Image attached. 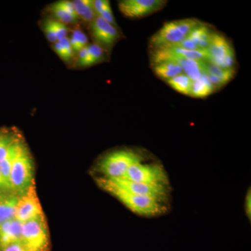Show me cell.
I'll return each mask as SVG.
<instances>
[{
    "label": "cell",
    "instance_id": "obj_1",
    "mask_svg": "<svg viewBox=\"0 0 251 251\" xmlns=\"http://www.w3.org/2000/svg\"><path fill=\"white\" fill-rule=\"evenodd\" d=\"M97 183L100 188L115 196L130 210L138 215L158 216L166 210L163 200L126 192L114 186L105 177L97 179Z\"/></svg>",
    "mask_w": 251,
    "mask_h": 251
},
{
    "label": "cell",
    "instance_id": "obj_2",
    "mask_svg": "<svg viewBox=\"0 0 251 251\" xmlns=\"http://www.w3.org/2000/svg\"><path fill=\"white\" fill-rule=\"evenodd\" d=\"M201 24L196 19L177 20L166 23L151 38L150 46L152 49H158L177 45Z\"/></svg>",
    "mask_w": 251,
    "mask_h": 251
},
{
    "label": "cell",
    "instance_id": "obj_3",
    "mask_svg": "<svg viewBox=\"0 0 251 251\" xmlns=\"http://www.w3.org/2000/svg\"><path fill=\"white\" fill-rule=\"evenodd\" d=\"M34 179V164L27 148L22 145L10 173L11 190L20 196L25 193Z\"/></svg>",
    "mask_w": 251,
    "mask_h": 251
},
{
    "label": "cell",
    "instance_id": "obj_4",
    "mask_svg": "<svg viewBox=\"0 0 251 251\" xmlns=\"http://www.w3.org/2000/svg\"><path fill=\"white\" fill-rule=\"evenodd\" d=\"M141 161L142 157L138 153L130 150H120L104 157L99 167L105 178L122 179L132 165Z\"/></svg>",
    "mask_w": 251,
    "mask_h": 251
},
{
    "label": "cell",
    "instance_id": "obj_5",
    "mask_svg": "<svg viewBox=\"0 0 251 251\" xmlns=\"http://www.w3.org/2000/svg\"><path fill=\"white\" fill-rule=\"evenodd\" d=\"M21 244L29 251H47L49 234L44 216L23 223Z\"/></svg>",
    "mask_w": 251,
    "mask_h": 251
},
{
    "label": "cell",
    "instance_id": "obj_6",
    "mask_svg": "<svg viewBox=\"0 0 251 251\" xmlns=\"http://www.w3.org/2000/svg\"><path fill=\"white\" fill-rule=\"evenodd\" d=\"M206 62L224 69H234L235 55L234 50L226 37L212 33L207 50Z\"/></svg>",
    "mask_w": 251,
    "mask_h": 251
},
{
    "label": "cell",
    "instance_id": "obj_7",
    "mask_svg": "<svg viewBox=\"0 0 251 251\" xmlns=\"http://www.w3.org/2000/svg\"><path fill=\"white\" fill-rule=\"evenodd\" d=\"M124 179L149 184H168V176L164 169L156 165H148L137 162L130 167Z\"/></svg>",
    "mask_w": 251,
    "mask_h": 251
},
{
    "label": "cell",
    "instance_id": "obj_8",
    "mask_svg": "<svg viewBox=\"0 0 251 251\" xmlns=\"http://www.w3.org/2000/svg\"><path fill=\"white\" fill-rule=\"evenodd\" d=\"M41 216H44V214L36 194L34 181L25 193L19 197L15 219L21 223H25Z\"/></svg>",
    "mask_w": 251,
    "mask_h": 251
},
{
    "label": "cell",
    "instance_id": "obj_9",
    "mask_svg": "<svg viewBox=\"0 0 251 251\" xmlns=\"http://www.w3.org/2000/svg\"><path fill=\"white\" fill-rule=\"evenodd\" d=\"M111 184L126 192L140 196H150L164 201L166 198L168 190L165 185L149 184L145 183L135 182L124 179H108Z\"/></svg>",
    "mask_w": 251,
    "mask_h": 251
},
{
    "label": "cell",
    "instance_id": "obj_10",
    "mask_svg": "<svg viewBox=\"0 0 251 251\" xmlns=\"http://www.w3.org/2000/svg\"><path fill=\"white\" fill-rule=\"evenodd\" d=\"M166 3L162 0H124L119 2V8L126 17L140 18L156 12Z\"/></svg>",
    "mask_w": 251,
    "mask_h": 251
},
{
    "label": "cell",
    "instance_id": "obj_11",
    "mask_svg": "<svg viewBox=\"0 0 251 251\" xmlns=\"http://www.w3.org/2000/svg\"><path fill=\"white\" fill-rule=\"evenodd\" d=\"M91 33L97 44L103 49L112 48L120 39L117 27L99 16L91 23Z\"/></svg>",
    "mask_w": 251,
    "mask_h": 251
},
{
    "label": "cell",
    "instance_id": "obj_12",
    "mask_svg": "<svg viewBox=\"0 0 251 251\" xmlns=\"http://www.w3.org/2000/svg\"><path fill=\"white\" fill-rule=\"evenodd\" d=\"M151 60L152 64L164 61L176 63L182 68L184 74L192 81L197 80L202 74H205L206 61L204 60H193L173 56H159L153 54H151Z\"/></svg>",
    "mask_w": 251,
    "mask_h": 251
},
{
    "label": "cell",
    "instance_id": "obj_13",
    "mask_svg": "<svg viewBox=\"0 0 251 251\" xmlns=\"http://www.w3.org/2000/svg\"><path fill=\"white\" fill-rule=\"evenodd\" d=\"M23 223L16 219L0 225V248L14 243H21Z\"/></svg>",
    "mask_w": 251,
    "mask_h": 251
},
{
    "label": "cell",
    "instance_id": "obj_14",
    "mask_svg": "<svg viewBox=\"0 0 251 251\" xmlns=\"http://www.w3.org/2000/svg\"><path fill=\"white\" fill-rule=\"evenodd\" d=\"M153 71L157 76L165 81H168L184 73L181 66L169 61L153 64Z\"/></svg>",
    "mask_w": 251,
    "mask_h": 251
},
{
    "label": "cell",
    "instance_id": "obj_15",
    "mask_svg": "<svg viewBox=\"0 0 251 251\" xmlns=\"http://www.w3.org/2000/svg\"><path fill=\"white\" fill-rule=\"evenodd\" d=\"M212 33L209 27L201 24L190 34L187 39L192 41L197 50H206L209 47Z\"/></svg>",
    "mask_w": 251,
    "mask_h": 251
},
{
    "label": "cell",
    "instance_id": "obj_16",
    "mask_svg": "<svg viewBox=\"0 0 251 251\" xmlns=\"http://www.w3.org/2000/svg\"><path fill=\"white\" fill-rule=\"evenodd\" d=\"M23 143L18 140H15L14 143L10 147L9 151L6 153V156L4 159L0 162V168H1V173L5 180L6 185L9 190H11L10 186V173H11V167L16 156H17L20 149L22 146Z\"/></svg>",
    "mask_w": 251,
    "mask_h": 251
},
{
    "label": "cell",
    "instance_id": "obj_17",
    "mask_svg": "<svg viewBox=\"0 0 251 251\" xmlns=\"http://www.w3.org/2000/svg\"><path fill=\"white\" fill-rule=\"evenodd\" d=\"M215 90V87L211 84L205 73L197 80L193 81L190 96L195 98H204Z\"/></svg>",
    "mask_w": 251,
    "mask_h": 251
},
{
    "label": "cell",
    "instance_id": "obj_18",
    "mask_svg": "<svg viewBox=\"0 0 251 251\" xmlns=\"http://www.w3.org/2000/svg\"><path fill=\"white\" fill-rule=\"evenodd\" d=\"M19 197L16 195L5 196L0 202V225L15 219Z\"/></svg>",
    "mask_w": 251,
    "mask_h": 251
},
{
    "label": "cell",
    "instance_id": "obj_19",
    "mask_svg": "<svg viewBox=\"0 0 251 251\" xmlns=\"http://www.w3.org/2000/svg\"><path fill=\"white\" fill-rule=\"evenodd\" d=\"M75 7L77 17L84 22L92 23L97 17L93 8V4L91 0H75L72 1Z\"/></svg>",
    "mask_w": 251,
    "mask_h": 251
},
{
    "label": "cell",
    "instance_id": "obj_20",
    "mask_svg": "<svg viewBox=\"0 0 251 251\" xmlns=\"http://www.w3.org/2000/svg\"><path fill=\"white\" fill-rule=\"evenodd\" d=\"M166 82L172 88L174 89L179 93L190 95L193 81L184 73L170 79Z\"/></svg>",
    "mask_w": 251,
    "mask_h": 251
},
{
    "label": "cell",
    "instance_id": "obj_21",
    "mask_svg": "<svg viewBox=\"0 0 251 251\" xmlns=\"http://www.w3.org/2000/svg\"><path fill=\"white\" fill-rule=\"evenodd\" d=\"M105 49L97 44L88 46V54L84 67H91L101 62L105 58Z\"/></svg>",
    "mask_w": 251,
    "mask_h": 251
},
{
    "label": "cell",
    "instance_id": "obj_22",
    "mask_svg": "<svg viewBox=\"0 0 251 251\" xmlns=\"http://www.w3.org/2000/svg\"><path fill=\"white\" fill-rule=\"evenodd\" d=\"M205 73L206 74L219 77L225 82H227L233 77L235 74V71L234 69H224V68L218 67L215 64H211L206 61Z\"/></svg>",
    "mask_w": 251,
    "mask_h": 251
},
{
    "label": "cell",
    "instance_id": "obj_23",
    "mask_svg": "<svg viewBox=\"0 0 251 251\" xmlns=\"http://www.w3.org/2000/svg\"><path fill=\"white\" fill-rule=\"evenodd\" d=\"M49 9L54 17L57 18V21L64 23V24H72V23L76 22L78 20L77 15L72 14V13L66 11L65 9L59 7L55 3L51 5Z\"/></svg>",
    "mask_w": 251,
    "mask_h": 251
},
{
    "label": "cell",
    "instance_id": "obj_24",
    "mask_svg": "<svg viewBox=\"0 0 251 251\" xmlns=\"http://www.w3.org/2000/svg\"><path fill=\"white\" fill-rule=\"evenodd\" d=\"M70 42L74 52H78L84 48L88 46V39L85 33L80 29H76L73 31Z\"/></svg>",
    "mask_w": 251,
    "mask_h": 251
},
{
    "label": "cell",
    "instance_id": "obj_25",
    "mask_svg": "<svg viewBox=\"0 0 251 251\" xmlns=\"http://www.w3.org/2000/svg\"><path fill=\"white\" fill-rule=\"evenodd\" d=\"M51 25L53 28L54 33H55L57 41L62 40L64 38L67 37L68 32H69V28L67 25L59 22L57 20L50 19Z\"/></svg>",
    "mask_w": 251,
    "mask_h": 251
},
{
    "label": "cell",
    "instance_id": "obj_26",
    "mask_svg": "<svg viewBox=\"0 0 251 251\" xmlns=\"http://www.w3.org/2000/svg\"><path fill=\"white\" fill-rule=\"evenodd\" d=\"M15 140H16L10 135H0V162L4 159L10 147L14 143Z\"/></svg>",
    "mask_w": 251,
    "mask_h": 251
},
{
    "label": "cell",
    "instance_id": "obj_27",
    "mask_svg": "<svg viewBox=\"0 0 251 251\" xmlns=\"http://www.w3.org/2000/svg\"><path fill=\"white\" fill-rule=\"evenodd\" d=\"M98 16L103 18L107 22L110 23L112 25L116 27V21H115V18L114 17L113 13H112L110 1H107L106 4L103 6V9L100 11Z\"/></svg>",
    "mask_w": 251,
    "mask_h": 251
},
{
    "label": "cell",
    "instance_id": "obj_28",
    "mask_svg": "<svg viewBox=\"0 0 251 251\" xmlns=\"http://www.w3.org/2000/svg\"><path fill=\"white\" fill-rule=\"evenodd\" d=\"M43 29L45 33L46 38L49 42L54 43L57 42V38H56L55 33L52 25H51L50 19H46L44 25H43Z\"/></svg>",
    "mask_w": 251,
    "mask_h": 251
},
{
    "label": "cell",
    "instance_id": "obj_29",
    "mask_svg": "<svg viewBox=\"0 0 251 251\" xmlns=\"http://www.w3.org/2000/svg\"><path fill=\"white\" fill-rule=\"evenodd\" d=\"M53 49L54 52L57 53V55H58L63 61H64V62H68L70 61L69 60V57H68L65 50H64V47H63L62 44H61L59 41H57V42L54 43Z\"/></svg>",
    "mask_w": 251,
    "mask_h": 251
},
{
    "label": "cell",
    "instance_id": "obj_30",
    "mask_svg": "<svg viewBox=\"0 0 251 251\" xmlns=\"http://www.w3.org/2000/svg\"><path fill=\"white\" fill-rule=\"evenodd\" d=\"M59 42L62 44L64 50H65L66 52L68 57H69V60L72 59L73 55H74V50H73L72 44H71L70 39L68 37L64 38L62 40L59 41Z\"/></svg>",
    "mask_w": 251,
    "mask_h": 251
},
{
    "label": "cell",
    "instance_id": "obj_31",
    "mask_svg": "<svg viewBox=\"0 0 251 251\" xmlns=\"http://www.w3.org/2000/svg\"><path fill=\"white\" fill-rule=\"evenodd\" d=\"M55 4L59 7L62 8V9H65L66 11H69V12L72 13V14H76L75 11V7L74 5L73 4V1H68V0H62V1H59L55 2Z\"/></svg>",
    "mask_w": 251,
    "mask_h": 251
},
{
    "label": "cell",
    "instance_id": "obj_32",
    "mask_svg": "<svg viewBox=\"0 0 251 251\" xmlns=\"http://www.w3.org/2000/svg\"><path fill=\"white\" fill-rule=\"evenodd\" d=\"M1 251H29L23 247L21 243H14L4 248H1Z\"/></svg>",
    "mask_w": 251,
    "mask_h": 251
},
{
    "label": "cell",
    "instance_id": "obj_33",
    "mask_svg": "<svg viewBox=\"0 0 251 251\" xmlns=\"http://www.w3.org/2000/svg\"><path fill=\"white\" fill-rule=\"evenodd\" d=\"M87 54H88V46L84 48L83 49L79 51L78 57H77V64H78L79 66H80V67H84L86 59H87Z\"/></svg>",
    "mask_w": 251,
    "mask_h": 251
},
{
    "label": "cell",
    "instance_id": "obj_34",
    "mask_svg": "<svg viewBox=\"0 0 251 251\" xmlns=\"http://www.w3.org/2000/svg\"><path fill=\"white\" fill-rule=\"evenodd\" d=\"M251 191H249V193H248L247 201H246V210H247V215L251 218Z\"/></svg>",
    "mask_w": 251,
    "mask_h": 251
},
{
    "label": "cell",
    "instance_id": "obj_35",
    "mask_svg": "<svg viewBox=\"0 0 251 251\" xmlns=\"http://www.w3.org/2000/svg\"><path fill=\"white\" fill-rule=\"evenodd\" d=\"M8 190H9V188L5 182L4 176H3L1 168H0V191H8Z\"/></svg>",
    "mask_w": 251,
    "mask_h": 251
},
{
    "label": "cell",
    "instance_id": "obj_36",
    "mask_svg": "<svg viewBox=\"0 0 251 251\" xmlns=\"http://www.w3.org/2000/svg\"><path fill=\"white\" fill-rule=\"evenodd\" d=\"M5 196H3V195L0 194V202L4 199Z\"/></svg>",
    "mask_w": 251,
    "mask_h": 251
},
{
    "label": "cell",
    "instance_id": "obj_37",
    "mask_svg": "<svg viewBox=\"0 0 251 251\" xmlns=\"http://www.w3.org/2000/svg\"><path fill=\"white\" fill-rule=\"evenodd\" d=\"M0 251H1V248H0Z\"/></svg>",
    "mask_w": 251,
    "mask_h": 251
}]
</instances>
